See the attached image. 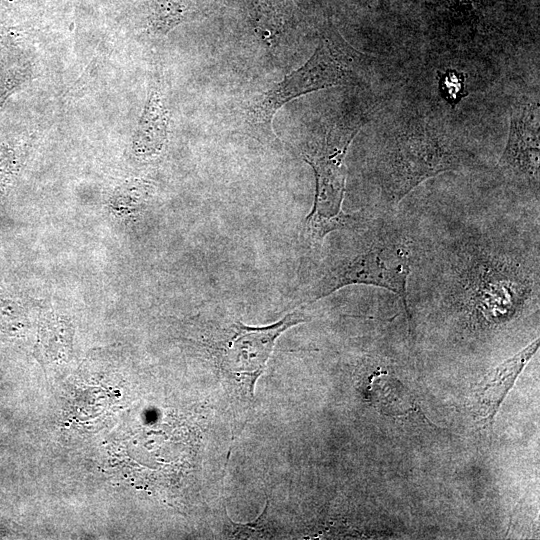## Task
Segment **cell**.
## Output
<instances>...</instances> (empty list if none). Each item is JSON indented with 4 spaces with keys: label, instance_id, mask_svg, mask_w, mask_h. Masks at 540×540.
<instances>
[{
    "label": "cell",
    "instance_id": "1",
    "mask_svg": "<svg viewBox=\"0 0 540 540\" xmlns=\"http://www.w3.org/2000/svg\"><path fill=\"white\" fill-rule=\"evenodd\" d=\"M448 248V276L440 296H452L495 321L512 317L527 302H538L539 245L531 249L494 246L479 235H461Z\"/></svg>",
    "mask_w": 540,
    "mask_h": 540
},
{
    "label": "cell",
    "instance_id": "2",
    "mask_svg": "<svg viewBox=\"0 0 540 540\" xmlns=\"http://www.w3.org/2000/svg\"><path fill=\"white\" fill-rule=\"evenodd\" d=\"M389 212L377 217L363 215L350 227V239L324 259L318 277L305 292V303L345 286L372 285L398 295L410 317L407 286L414 265V240Z\"/></svg>",
    "mask_w": 540,
    "mask_h": 540
},
{
    "label": "cell",
    "instance_id": "4",
    "mask_svg": "<svg viewBox=\"0 0 540 540\" xmlns=\"http://www.w3.org/2000/svg\"><path fill=\"white\" fill-rule=\"evenodd\" d=\"M373 60L356 50L337 30L326 29L305 64L248 104L242 120L246 132L271 139L273 118L283 105L310 92L365 84Z\"/></svg>",
    "mask_w": 540,
    "mask_h": 540
},
{
    "label": "cell",
    "instance_id": "10",
    "mask_svg": "<svg viewBox=\"0 0 540 540\" xmlns=\"http://www.w3.org/2000/svg\"><path fill=\"white\" fill-rule=\"evenodd\" d=\"M166 113L158 91L152 93L140 128L141 141L150 149L159 148L166 135Z\"/></svg>",
    "mask_w": 540,
    "mask_h": 540
},
{
    "label": "cell",
    "instance_id": "3",
    "mask_svg": "<svg viewBox=\"0 0 540 540\" xmlns=\"http://www.w3.org/2000/svg\"><path fill=\"white\" fill-rule=\"evenodd\" d=\"M472 155L444 126L414 118L390 135L378 160V183L384 209L396 208L425 180L464 169Z\"/></svg>",
    "mask_w": 540,
    "mask_h": 540
},
{
    "label": "cell",
    "instance_id": "6",
    "mask_svg": "<svg viewBox=\"0 0 540 540\" xmlns=\"http://www.w3.org/2000/svg\"><path fill=\"white\" fill-rule=\"evenodd\" d=\"M305 321L303 313L292 312L267 326H249L240 321L232 323L216 345V355L222 368L253 394L276 340L292 326Z\"/></svg>",
    "mask_w": 540,
    "mask_h": 540
},
{
    "label": "cell",
    "instance_id": "5",
    "mask_svg": "<svg viewBox=\"0 0 540 540\" xmlns=\"http://www.w3.org/2000/svg\"><path fill=\"white\" fill-rule=\"evenodd\" d=\"M365 120L362 112H344L335 117L312 148L303 153L304 161L312 167L315 176L314 203L302 231L304 242L311 247L320 246L334 231L350 228L363 215L345 213L342 204L347 177L345 157Z\"/></svg>",
    "mask_w": 540,
    "mask_h": 540
},
{
    "label": "cell",
    "instance_id": "8",
    "mask_svg": "<svg viewBox=\"0 0 540 540\" xmlns=\"http://www.w3.org/2000/svg\"><path fill=\"white\" fill-rule=\"evenodd\" d=\"M539 349V338L512 357L490 369L480 381L475 395L477 415L489 425L518 376Z\"/></svg>",
    "mask_w": 540,
    "mask_h": 540
},
{
    "label": "cell",
    "instance_id": "7",
    "mask_svg": "<svg viewBox=\"0 0 540 540\" xmlns=\"http://www.w3.org/2000/svg\"><path fill=\"white\" fill-rule=\"evenodd\" d=\"M539 104L521 100L510 114L509 134L497 170L504 180L539 197Z\"/></svg>",
    "mask_w": 540,
    "mask_h": 540
},
{
    "label": "cell",
    "instance_id": "9",
    "mask_svg": "<svg viewBox=\"0 0 540 540\" xmlns=\"http://www.w3.org/2000/svg\"><path fill=\"white\" fill-rule=\"evenodd\" d=\"M255 31L264 43L276 45L294 24L292 0H245Z\"/></svg>",
    "mask_w": 540,
    "mask_h": 540
},
{
    "label": "cell",
    "instance_id": "11",
    "mask_svg": "<svg viewBox=\"0 0 540 540\" xmlns=\"http://www.w3.org/2000/svg\"><path fill=\"white\" fill-rule=\"evenodd\" d=\"M161 5L156 25L164 31L181 22L189 14L199 13L208 8L198 4V0H163Z\"/></svg>",
    "mask_w": 540,
    "mask_h": 540
},
{
    "label": "cell",
    "instance_id": "12",
    "mask_svg": "<svg viewBox=\"0 0 540 540\" xmlns=\"http://www.w3.org/2000/svg\"><path fill=\"white\" fill-rule=\"evenodd\" d=\"M441 97L453 107L467 96L464 75L455 69H447L438 73Z\"/></svg>",
    "mask_w": 540,
    "mask_h": 540
}]
</instances>
